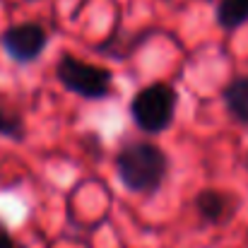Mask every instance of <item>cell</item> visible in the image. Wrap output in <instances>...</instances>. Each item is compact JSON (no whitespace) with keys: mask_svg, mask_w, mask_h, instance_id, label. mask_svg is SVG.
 Returning <instances> with one entry per match:
<instances>
[{"mask_svg":"<svg viewBox=\"0 0 248 248\" xmlns=\"http://www.w3.org/2000/svg\"><path fill=\"white\" fill-rule=\"evenodd\" d=\"M116 176L125 190L138 195H155L169 176V157L155 142H128L116 155Z\"/></svg>","mask_w":248,"mask_h":248,"instance_id":"obj_1","label":"cell"},{"mask_svg":"<svg viewBox=\"0 0 248 248\" xmlns=\"http://www.w3.org/2000/svg\"><path fill=\"white\" fill-rule=\"evenodd\" d=\"M178 94L169 82H152L130 99V118L145 135H162L173 125Z\"/></svg>","mask_w":248,"mask_h":248,"instance_id":"obj_2","label":"cell"},{"mask_svg":"<svg viewBox=\"0 0 248 248\" xmlns=\"http://www.w3.org/2000/svg\"><path fill=\"white\" fill-rule=\"evenodd\" d=\"M56 78L70 94L89 101H101L113 94V73L108 68L87 63L73 53H63L58 58Z\"/></svg>","mask_w":248,"mask_h":248,"instance_id":"obj_3","label":"cell"},{"mask_svg":"<svg viewBox=\"0 0 248 248\" xmlns=\"http://www.w3.org/2000/svg\"><path fill=\"white\" fill-rule=\"evenodd\" d=\"M48 31L39 22H19L10 24L0 34V46L10 61L17 65H31L34 61L41 58V53L48 48Z\"/></svg>","mask_w":248,"mask_h":248,"instance_id":"obj_4","label":"cell"},{"mask_svg":"<svg viewBox=\"0 0 248 248\" xmlns=\"http://www.w3.org/2000/svg\"><path fill=\"white\" fill-rule=\"evenodd\" d=\"M195 212L205 224H227L239 212V200L227 190L205 188L195 195Z\"/></svg>","mask_w":248,"mask_h":248,"instance_id":"obj_5","label":"cell"},{"mask_svg":"<svg viewBox=\"0 0 248 248\" xmlns=\"http://www.w3.org/2000/svg\"><path fill=\"white\" fill-rule=\"evenodd\" d=\"M222 101L227 113L239 123L248 128V75H239L232 82L224 84L222 89Z\"/></svg>","mask_w":248,"mask_h":248,"instance_id":"obj_6","label":"cell"},{"mask_svg":"<svg viewBox=\"0 0 248 248\" xmlns=\"http://www.w3.org/2000/svg\"><path fill=\"white\" fill-rule=\"evenodd\" d=\"M215 22L222 31H236L248 24V0H217Z\"/></svg>","mask_w":248,"mask_h":248,"instance_id":"obj_7","label":"cell"},{"mask_svg":"<svg viewBox=\"0 0 248 248\" xmlns=\"http://www.w3.org/2000/svg\"><path fill=\"white\" fill-rule=\"evenodd\" d=\"M0 138L12 140V142H22L27 138V123L17 111L0 108Z\"/></svg>","mask_w":248,"mask_h":248,"instance_id":"obj_8","label":"cell"},{"mask_svg":"<svg viewBox=\"0 0 248 248\" xmlns=\"http://www.w3.org/2000/svg\"><path fill=\"white\" fill-rule=\"evenodd\" d=\"M0 248H24V246H22V244H19V241H17V239H15L10 232L0 224Z\"/></svg>","mask_w":248,"mask_h":248,"instance_id":"obj_9","label":"cell"},{"mask_svg":"<svg viewBox=\"0 0 248 248\" xmlns=\"http://www.w3.org/2000/svg\"><path fill=\"white\" fill-rule=\"evenodd\" d=\"M244 166H246V169H248V155H246V157H244Z\"/></svg>","mask_w":248,"mask_h":248,"instance_id":"obj_10","label":"cell"}]
</instances>
